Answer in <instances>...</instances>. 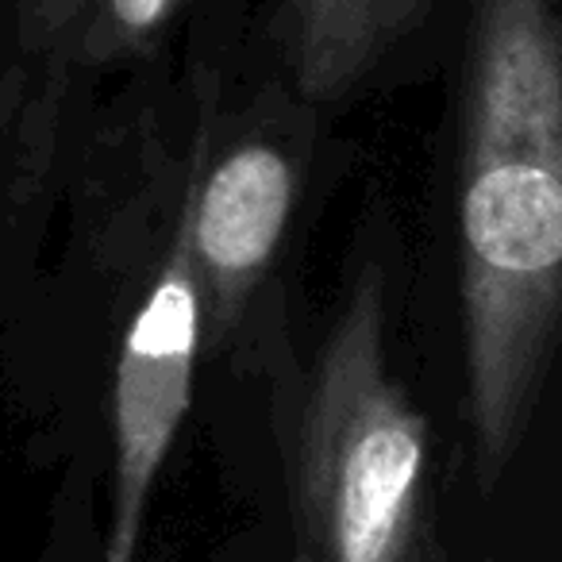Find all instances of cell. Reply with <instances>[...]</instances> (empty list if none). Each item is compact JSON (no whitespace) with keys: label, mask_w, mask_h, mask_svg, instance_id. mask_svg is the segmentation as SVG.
<instances>
[{"label":"cell","mask_w":562,"mask_h":562,"mask_svg":"<svg viewBox=\"0 0 562 562\" xmlns=\"http://www.w3.org/2000/svg\"><path fill=\"white\" fill-rule=\"evenodd\" d=\"M293 162L266 139L235 143L189 186L181 227L204 297V336H227L270 270L293 212Z\"/></svg>","instance_id":"obj_4"},{"label":"cell","mask_w":562,"mask_h":562,"mask_svg":"<svg viewBox=\"0 0 562 562\" xmlns=\"http://www.w3.org/2000/svg\"><path fill=\"white\" fill-rule=\"evenodd\" d=\"M204 339V297L189 255L186 227H178L158 278L135 313L120 347L116 397H112V520L104 562H135L147 501L162 474L178 428L193 401V370Z\"/></svg>","instance_id":"obj_3"},{"label":"cell","mask_w":562,"mask_h":562,"mask_svg":"<svg viewBox=\"0 0 562 562\" xmlns=\"http://www.w3.org/2000/svg\"><path fill=\"white\" fill-rule=\"evenodd\" d=\"M462 347L482 477H501L562 336V16L474 0L462 81Z\"/></svg>","instance_id":"obj_1"},{"label":"cell","mask_w":562,"mask_h":562,"mask_svg":"<svg viewBox=\"0 0 562 562\" xmlns=\"http://www.w3.org/2000/svg\"><path fill=\"white\" fill-rule=\"evenodd\" d=\"M428 424L385 355V285L362 266L290 436L301 562H447L431 524Z\"/></svg>","instance_id":"obj_2"},{"label":"cell","mask_w":562,"mask_h":562,"mask_svg":"<svg viewBox=\"0 0 562 562\" xmlns=\"http://www.w3.org/2000/svg\"><path fill=\"white\" fill-rule=\"evenodd\" d=\"M63 4L66 20L86 16L97 58L132 55L147 47L189 9V0H63Z\"/></svg>","instance_id":"obj_6"},{"label":"cell","mask_w":562,"mask_h":562,"mask_svg":"<svg viewBox=\"0 0 562 562\" xmlns=\"http://www.w3.org/2000/svg\"><path fill=\"white\" fill-rule=\"evenodd\" d=\"M431 0H278L270 43L305 101L336 104L351 97L408 35Z\"/></svg>","instance_id":"obj_5"}]
</instances>
